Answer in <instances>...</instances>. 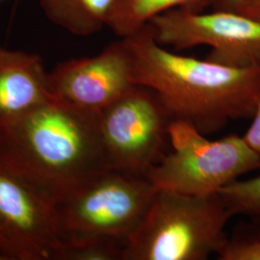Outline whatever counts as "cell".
Segmentation results:
<instances>
[{"label": "cell", "instance_id": "277c9868", "mask_svg": "<svg viewBox=\"0 0 260 260\" xmlns=\"http://www.w3.org/2000/svg\"><path fill=\"white\" fill-rule=\"evenodd\" d=\"M173 150L150 168L147 177L156 191L207 197L260 169V155L243 136L208 140L185 121L172 120L168 127Z\"/></svg>", "mask_w": 260, "mask_h": 260}, {"label": "cell", "instance_id": "3957f363", "mask_svg": "<svg viewBox=\"0 0 260 260\" xmlns=\"http://www.w3.org/2000/svg\"><path fill=\"white\" fill-rule=\"evenodd\" d=\"M233 214L219 194L207 197L156 191L122 260H205L226 239Z\"/></svg>", "mask_w": 260, "mask_h": 260}, {"label": "cell", "instance_id": "8992f818", "mask_svg": "<svg viewBox=\"0 0 260 260\" xmlns=\"http://www.w3.org/2000/svg\"><path fill=\"white\" fill-rule=\"evenodd\" d=\"M171 121L156 93L135 84L99 115L108 169L147 177L162 157Z\"/></svg>", "mask_w": 260, "mask_h": 260}, {"label": "cell", "instance_id": "9c48e42d", "mask_svg": "<svg viewBox=\"0 0 260 260\" xmlns=\"http://www.w3.org/2000/svg\"><path fill=\"white\" fill-rule=\"evenodd\" d=\"M48 84L54 100L101 113L135 85L127 43L121 39L96 55L57 64L48 73Z\"/></svg>", "mask_w": 260, "mask_h": 260}, {"label": "cell", "instance_id": "9a60e30c", "mask_svg": "<svg viewBox=\"0 0 260 260\" xmlns=\"http://www.w3.org/2000/svg\"><path fill=\"white\" fill-rule=\"evenodd\" d=\"M217 255L219 260H260V220L238 223Z\"/></svg>", "mask_w": 260, "mask_h": 260}, {"label": "cell", "instance_id": "8fae6325", "mask_svg": "<svg viewBox=\"0 0 260 260\" xmlns=\"http://www.w3.org/2000/svg\"><path fill=\"white\" fill-rule=\"evenodd\" d=\"M213 0H114L106 27L121 39L131 37L149 22L174 9L205 11Z\"/></svg>", "mask_w": 260, "mask_h": 260}, {"label": "cell", "instance_id": "5bb4252c", "mask_svg": "<svg viewBox=\"0 0 260 260\" xmlns=\"http://www.w3.org/2000/svg\"><path fill=\"white\" fill-rule=\"evenodd\" d=\"M217 194L234 215L241 214L260 220V174L247 180L236 179L223 186Z\"/></svg>", "mask_w": 260, "mask_h": 260}, {"label": "cell", "instance_id": "6da1fadb", "mask_svg": "<svg viewBox=\"0 0 260 260\" xmlns=\"http://www.w3.org/2000/svg\"><path fill=\"white\" fill-rule=\"evenodd\" d=\"M134 83L152 90L171 120L204 135L251 119L260 101V68H236L179 55L158 44L149 25L125 38Z\"/></svg>", "mask_w": 260, "mask_h": 260}, {"label": "cell", "instance_id": "2e32d148", "mask_svg": "<svg viewBox=\"0 0 260 260\" xmlns=\"http://www.w3.org/2000/svg\"><path fill=\"white\" fill-rule=\"evenodd\" d=\"M252 121L249 129L243 135L244 139L250 145L251 149L260 155V101L256 105L252 116Z\"/></svg>", "mask_w": 260, "mask_h": 260}, {"label": "cell", "instance_id": "4fadbf2b", "mask_svg": "<svg viewBox=\"0 0 260 260\" xmlns=\"http://www.w3.org/2000/svg\"><path fill=\"white\" fill-rule=\"evenodd\" d=\"M124 247L110 238L62 241L56 260H122Z\"/></svg>", "mask_w": 260, "mask_h": 260}, {"label": "cell", "instance_id": "e0dca14e", "mask_svg": "<svg viewBox=\"0 0 260 260\" xmlns=\"http://www.w3.org/2000/svg\"><path fill=\"white\" fill-rule=\"evenodd\" d=\"M238 12L260 21V0H246Z\"/></svg>", "mask_w": 260, "mask_h": 260}, {"label": "cell", "instance_id": "7a4b0ae2", "mask_svg": "<svg viewBox=\"0 0 260 260\" xmlns=\"http://www.w3.org/2000/svg\"><path fill=\"white\" fill-rule=\"evenodd\" d=\"M99 115L52 99L0 131V161L58 205L108 169Z\"/></svg>", "mask_w": 260, "mask_h": 260}, {"label": "cell", "instance_id": "5b68a950", "mask_svg": "<svg viewBox=\"0 0 260 260\" xmlns=\"http://www.w3.org/2000/svg\"><path fill=\"white\" fill-rule=\"evenodd\" d=\"M155 192L147 177L103 171L57 205L61 240L110 238L126 244Z\"/></svg>", "mask_w": 260, "mask_h": 260}, {"label": "cell", "instance_id": "7c38bea8", "mask_svg": "<svg viewBox=\"0 0 260 260\" xmlns=\"http://www.w3.org/2000/svg\"><path fill=\"white\" fill-rule=\"evenodd\" d=\"M47 19L75 36H91L106 27L114 0H39Z\"/></svg>", "mask_w": 260, "mask_h": 260}, {"label": "cell", "instance_id": "d6986e66", "mask_svg": "<svg viewBox=\"0 0 260 260\" xmlns=\"http://www.w3.org/2000/svg\"><path fill=\"white\" fill-rule=\"evenodd\" d=\"M1 1H3V0H0V2H1Z\"/></svg>", "mask_w": 260, "mask_h": 260}, {"label": "cell", "instance_id": "30bf717a", "mask_svg": "<svg viewBox=\"0 0 260 260\" xmlns=\"http://www.w3.org/2000/svg\"><path fill=\"white\" fill-rule=\"evenodd\" d=\"M52 99L40 56L0 47V131Z\"/></svg>", "mask_w": 260, "mask_h": 260}, {"label": "cell", "instance_id": "ac0fdd59", "mask_svg": "<svg viewBox=\"0 0 260 260\" xmlns=\"http://www.w3.org/2000/svg\"><path fill=\"white\" fill-rule=\"evenodd\" d=\"M246 0H213V9L238 11Z\"/></svg>", "mask_w": 260, "mask_h": 260}, {"label": "cell", "instance_id": "ba28073f", "mask_svg": "<svg viewBox=\"0 0 260 260\" xmlns=\"http://www.w3.org/2000/svg\"><path fill=\"white\" fill-rule=\"evenodd\" d=\"M61 246L55 202L0 161V257L56 260Z\"/></svg>", "mask_w": 260, "mask_h": 260}, {"label": "cell", "instance_id": "ffe728a7", "mask_svg": "<svg viewBox=\"0 0 260 260\" xmlns=\"http://www.w3.org/2000/svg\"><path fill=\"white\" fill-rule=\"evenodd\" d=\"M0 260H2V258H1V257H0Z\"/></svg>", "mask_w": 260, "mask_h": 260}, {"label": "cell", "instance_id": "52a82bcc", "mask_svg": "<svg viewBox=\"0 0 260 260\" xmlns=\"http://www.w3.org/2000/svg\"><path fill=\"white\" fill-rule=\"evenodd\" d=\"M158 44L179 50L211 48L206 59L236 68H260V21L241 12L174 9L149 24Z\"/></svg>", "mask_w": 260, "mask_h": 260}]
</instances>
